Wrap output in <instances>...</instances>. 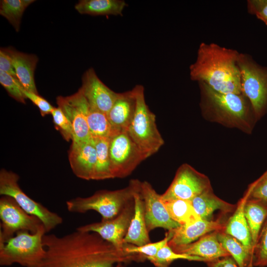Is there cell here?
Instances as JSON below:
<instances>
[{"instance_id":"cell-19","label":"cell","mask_w":267,"mask_h":267,"mask_svg":"<svg viewBox=\"0 0 267 267\" xmlns=\"http://www.w3.org/2000/svg\"><path fill=\"white\" fill-rule=\"evenodd\" d=\"M225 223L220 221L200 219L190 224L180 225L173 230L174 234L168 245L173 248L190 244L206 234L223 229Z\"/></svg>"},{"instance_id":"cell-10","label":"cell","mask_w":267,"mask_h":267,"mask_svg":"<svg viewBox=\"0 0 267 267\" xmlns=\"http://www.w3.org/2000/svg\"><path fill=\"white\" fill-rule=\"evenodd\" d=\"M0 244L5 243L19 231L36 233L43 224L37 217L29 215L11 197L0 199Z\"/></svg>"},{"instance_id":"cell-33","label":"cell","mask_w":267,"mask_h":267,"mask_svg":"<svg viewBox=\"0 0 267 267\" xmlns=\"http://www.w3.org/2000/svg\"><path fill=\"white\" fill-rule=\"evenodd\" d=\"M0 83L11 97L18 102L26 103L23 88L17 78L0 70Z\"/></svg>"},{"instance_id":"cell-2","label":"cell","mask_w":267,"mask_h":267,"mask_svg":"<svg viewBox=\"0 0 267 267\" xmlns=\"http://www.w3.org/2000/svg\"><path fill=\"white\" fill-rule=\"evenodd\" d=\"M239 52L215 43H202L195 61L189 67L192 81L203 82L223 93H241Z\"/></svg>"},{"instance_id":"cell-30","label":"cell","mask_w":267,"mask_h":267,"mask_svg":"<svg viewBox=\"0 0 267 267\" xmlns=\"http://www.w3.org/2000/svg\"><path fill=\"white\" fill-rule=\"evenodd\" d=\"M34 1V0H1L0 14L18 32L24 11Z\"/></svg>"},{"instance_id":"cell-24","label":"cell","mask_w":267,"mask_h":267,"mask_svg":"<svg viewBox=\"0 0 267 267\" xmlns=\"http://www.w3.org/2000/svg\"><path fill=\"white\" fill-rule=\"evenodd\" d=\"M127 6L123 0H81L75 8L82 14L122 15Z\"/></svg>"},{"instance_id":"cell-40","label":"cell","mask_w":267,"mask_h":267,"mask_svg":"<svg viewBox=\"0 0 267 267\" xmlns=\"http://www.w3.org/2000/svg\"><path fill=\"white\" fill-rule=\"evenodd\" d=\"M208 267H239L231 256L207 263Z\"/></svg>"},{"instance_id":"cell-20","label":"cell","mask_w":267,"mask_h":267,"mask_svg":"<svg viewBox=\"0 0 267 267\" xmlns=\"http://www.w3.org/2000/svg\"><path fill=\"white\" fill-rule=\"evenodd\" d=\"M3 49L11 58L16 77L23 88L28 91L38 93L34 79L38 57L33 54L20 52L10 47Z\"/></svg>"},{"instance_id":"cell-36","label":"cell","mask_w":267,"mask_h":267,"mask_svg":"<svg viewBox=\"0 0 267 267\" xmlns=\"http://www.w3.org/2000/svg\"><path fill=\"white\" fill-rule=\"evenodd\" d=\"M249 198L257 200L267 206V171L250 185Z\"/></svg>"},{"instance_id":"cell-32","label":"cell","mask_w":267,"mask_h":267,"mask_svg":"<svg viewBox=\"0 0 267 267\" xmlns=\"http://www.w3.org/2000/svg\"><path fill=\"white\" fill-rule=\"evenodd\" d=\"M173 230H168L165 235V237L158 242L149 243L141 246L125 244L124 251L129 254L141 255L145 259L154 257L158 251L167 245L172 239L174 234Z\"/></svg>"},{"instance_id":"cell-28","label":"cell","mask_w":267,"mask_h":267,"mask_svg":"<svg viewBox=\"0 0 267 267\" xmlns=\"http://www.w3.org/2000/svg\"><path fill=\"white\" fill-rule=\"evenodd\" d=\"M164 203L171 218L180 225L189 224L201 219L191 201L177 199Z\"/></svg>"},{"instance_id":"cell-8","label":"cell","mask_w":267,"mask_h":267,"mask_svg":"<svg viewBox=\"0 0 267 267\" xmlns=\"http://www.w3.org/2000/svg\"><path fill=\"white\" fill-rule=\"evenodd\" d=\"M19 178L16 174L1 169L0 172V195L12 198L27 214L39 218L46 233L61 224L63 219L61 216L34 200L23 191L18 184Z\"/></svg>"},{"instance_id":"cell-1","label":"cell","mask_w":267,"mask_h":267,"mask_svg":"<svg viewBox=\"0 0 267 267\" xmlns=\"http://www.w3.org/2000/svg\"><path fill=\"white\" fill-rule=\"evenodd\" d=\"M45 255L38 267H113L142 257L117 249L92 232L76 230L63 236L44 234Z\"/></svg>"},{"instance_id":"cell-17","label":"cell","mask_w":267,"mask_h":267,"mask_svg":"<svg viewBox=\"0 0 267 267\" xmlns=\"http://www.w3.org/2000/svg\"><path fill=\"white\" fill-rule=\"evenodd\" d=\"M218 231L206 234L190 244L171 248L178 253L202 258L206 263L230 256L219 241Z\"/></svg>"},{"instance_id":"cell-4","label":"cell","mask_w":267,"mask_h":267,"mask_svg":"<svg viewBox=\"0 0 267 267\" xmlns=\"http://www.w3.org/2000/svg\"><path fill=\"white\" fill-rule=\"evenodd\" d=\"M46 233L42 224L35 233L19 231L0 244V266L18 264L24 267H38L45 255L43 239Z\"/></svg>"},{"instance_id":"cell-16","label":"cell","mask_w":267,"mask_h":267,"mask_svg":"<svg viewBox=\"0 0 267 267\" xmlns=\"http://www.w3.org/2000/svg\"><path fill=\"white\" fill-rule=\"evenodd\" d=\"M69 160L74 174L78 178L94 179L96 163V151L92 138L87 141H72Z\"/></svg>"},{"instance_id":"cell-26","label":"cell","mask_w":267,"mask_h":267,"mask_svg":"<svg viewBox=\"0 0 267 267\" xmlns=\"http://www.w3.org/2000/svg\"><path fill=\"white\" fill-rule=\"evenodd\" d=\"M222 230L217 231L219 241L239 267H253V256L237 239Z\"/></svg>"},{"instance_id":"cell-29","label":"cell","mask_w":267,"mask_h":267,"mask_svg":"<svg viewBox=\"0 0 267 267\" xmlns=\"http://www.w3.org/2000/svg\"><path fill=\"white\" fill-rule=\"evenodd\" d=\"M96 151V163L94 180H102L112 178L109 156L111 138H92Z\"/></svg>"},{"instance_id":"cell-21","label":"cell","mask_w":267,"mask_h":267,"mask_svg":"<svg viewBox=\"0 0 267 267\" xmlns=\"http://www.w3.org/2000/svg\"><path fill=\"white\" fill-rule=\"evenodd\" d=\"M136 98L134 88L119 93L118 97L107 114L112 126L118 132L127 131L134 114Z\"/></svg>"},{"instance_id":"cell-15","label":"cell","mask_w":267,"mask_h":267,"mask_svg":"<svg viewBox=\"0 0 267 267\" xmlns=\"http://www.w3.org/2000/svg\"><path fill=\"white\" fill-rule=\"evenodd\" d=\"M80 89L90 107L106 115L119 94L107 87L98 78L93 68L89 69L83 75Z\"/></svg>"},{"instance_id":"cell-35","label":"cell","mask_w":267,"mask_h":267,"mask_svg":"<svg viewBox=\"0 0 267 267\" xmlns=\"http://www.w3.org/2000/svg\"><path fill=\"white\" fill-rule=\"evenodd\" d=\"M51 115L53 122L57 130L67 141L73 139V131L72 125L62 110L59 107H55Z\"/></svg>"},{"instance_id":"cell-13","label":"cell","mask_w":267,"mask_h":267,"mask_svg":"<svg viewBox=\"0 0 267 267\" xmlns=\"http://www.w3.org/2000/svg\"><path fill=\"white\" fill-rule=\"evenodd\" d=\"M56 102L70 122L73 131L72 141L83 142L92 138L89 130L87 115L89 104L79 89L75 93L68 96H58Z\"/></svg>"},{"instance_id":"cell-7","label":"cell","mask_w":267,"mask_h":267,"mask_svg":"<svg viewBox=\"0 0 267 267\" xmlns=\"http://www.w3.org/2000/svg\"><path fill=\"white\" fill-rule=\"evenodd\" d=\"M237 64L242 93L250 101L258 120L267 111V67L242 53H239Z\"/></svg>"},{"instance_id":"cell-38","label":"cell","mask_w":267,"mask_h":267,"mask_svg":"<svg viewBox=\"0 0 267 267\" xmlns=\"http://www.w3.org/2000/svg\"><path fill=\"white\" fill-rule=\"evenodd\" d=\"M247 4L248 12L267 25V0H248Z\"/></svg>"},{"instance_id":"cell-5","label":"cell","mask_w":267,"mask_h":267,"mask_svg":"<svg viewBox=\"0 0 267 267\" xmlns=\"http://www.w3.org/2000/svg\"><path fill=\"white\" fill-rule=\"evenodd\" d=\"M136 107L128 134L146 158L156 153L163 145L164 140L156 124V116L145 102L144 88H134Z\"/></svg>"},{"instance_id":"cell-34","label":"cell","mask_w":267,"mask_h":267,"mask_svg":"<svg viewBox=\"0 0 267 267\" xmlns=\"http://www.w3.org/2000/svg\"><path fill=\"white\" fill-rule=\"evenodd\" d=\"M267 266V219L261 230L256 244L253 259V267Z\"/></svg>"},{"instance_id":"cell-3","label":"cell","mask_w":267,"mask_h":267,"mask_svg":"<svg viewBox=\"0 0 267 267\" xmlns=\"http://www.w3.org/2000/svg\"><path fill=\"white\" fill-rule=\"evenodd\" d=\"M203 117L210 122L250 134L257 121L249 99L242 93H223L198 82Z\"/></svg>"},{"instance_id":"cell-25","label":"cell","mask_w":267,"mask_h":267,"mask_svg":"<svg viewBox=\"0 0 267 267\" xmlns=\"http://www.w3.org/2000/svg\"><path fill=\"white\" fill-rule=\"evenodd\" d=\"M244 212L254 253L261 230L267 219V206L257 200L248 198L245 206Z\"/></svg>"},{"instance_id":"cell-31","label":"cell","mask_w":267,"mask_h":267,"mask_svg":"<svg viewBox=\"0 0 267 267\" xmlns=\"http://www.w3.org/2000/svg\"><path fill=\"white\" fill-rule=\"evenodd\" d=\"M146 259L156 267H169L173 262L178 259L206 262L204 259L199 257L177 253L173 250L168 243L161 248L155 256L148 257Z\"/></svg>"},{"instance_id":"cell-12","label":"cell","mask_w":267,"mask_h":267,"mask_svg":"<svg viewBox=\"0 0 267 267\" xmlns=\"http://www.w3.org/2000/svg\"><path fill=\"white\" fill-rule=\"evenodd\" d=\"M130 202L114 218L108 221L82 225L78 227L76 230L96 233L102 238L112 244L117 249L124 250L123 239L134 214V202L133 204Z\"/></svg>"},{"instance_id":"cell-6","label":"cell","mask_w":267,"mask_h":267,"mask_svg":"<svg viewBox=\"0 0 267 267\" xmlns=\"http://www.w3.org/2000/svg\"><path fill=\"white\" fill-rule=\"evenodd\" d=\"M137 181L136 179L132 180L128 187L122 189L100 190L88 197L71 199L66 202L67 208L70 212L81 214L94 210L101 216V221L111 220L133 199Z\"/></svg>"},{"instance_id":"cell-27","label":"cell","mask_w":267,"mask_h":267,"mask_svg":"<svg viewBox=\"0 0 267 267\" xmlns=\"http://www.w3.org/2000/svg\"><path fill=\"white\" fill-rule=\"evenodd\" d=\"M87 121L91 138H111L120 133L112 126L106 114L89 105Z\"/></svg>"},{"instance_id":"cell-11","label":"cell","mask_w":267,"mask_h":267,"mask_svg":"<svg viewBox=\"0 0 267 267\" xmlns=\"http://www.w3.org/2000/svg\"><path fill=\"white\" fill-rule=\"evenodd\" d=\"M109 156L113 178L127 177L146 159L127 131L111 138Z\"/></svg>"},{"instance_id":"cell-14","label":"cell","mask_w":267,"mask_h":267,"mask_svg":"<svg viewBox=\"0 0 267 267\" xmlns=\"http://www.w3.org/2000/svg\"><path fill=\"white\" fill-rule=\"evenodd\" d=\"M139 191L143 200L144 217L148 231L157 227L171 230L180 226L171 218L161 195L148 182H140Z\"/></svg>"},{"instance_id":"cell-39","label":"cell","mask_w":267,"mask_h":267,"mask_svg":"<svg viewBox=\"0 0 267 267\" xmlns=\"http://www.w3.org/2000/svg\"><path fill=\"white\" fill-rule=\"evenodd\" d=\"M0 70L17 78L11 58L3 48L0 50Z\"/></svg>"},{"instance_id":"cell-9","label":"cell","mask_w":267,"mask_h":267,"mask_svg":"<svg viewBox=\"0 0 267 267\" xmlns=\"http://www.w3.org/2000/svg\"><path fill=\"white\" fill-rule=\"evenodd\" d=\"M211 188L210 179L206 175L185 163L178 168L171 184L161 198L163 202L177 199L191 201Z\"/></svg>"},{"instance_id":"cell-22","label":"cell","mask_w":267,"mask_h":267,"mask_svg":"<svg viewBox=\"0 0 267 267\" xmlns=\"http://www.w3.org/2000/svg\"><path fill=\"white\" fill-rule=\"evenodd\" d=\"M250 195L248 189L238 202L233 215L226 222L223 231L240 241L251 253L254 258V249L251 235L245 216L244 209Z\"/></svg>"},{"instance_id":"cell-23","label":"cell","mask_w":267,"mask_h":267,"mask_svg":"<svg viewBox=\"0 0 267 267\" xmlns=\"http://www.w3.org/2000/svg\"><path fill=\"white\" fill-rule=\"evenodd\" d=\"M191 202L200 219L207 221H214V215L217 211L225 214L232 212L235 207L216 196L212 188L194 197Z\"/></svg>"},{"instance_id":"cell-18","label":"cell","mask_w":267,"mask_h":267,"mask_svg":"<svg viewBox=\"0 0 267 267\" xmlns=\"http://www.w3.org/2000/svg\"><path fill=\"white\" fill-rule=\"evenodd\" d=\"M140 182L137 180L133 193L134 214L125 237L124 244L141 246L150 243L145 217L144 202L140 193Z\"/></svg>"},{"instance_id":"cell-37","label":"cell","mask_w":267,"mask_h":267,"mask_svg":"<svg viewBox=\"0 0 267 267\" xmlns=\"http://www.w3.org/2000/svg\"><path fill=\"white\" fill-rule=\"evenodd\" d=\"M22 90L26 99L30 100L38 107L42 116L51 114L55 107L52 106L47 100L38 93L28 91L24 88Z\"/></svg>"}]
</instances>
